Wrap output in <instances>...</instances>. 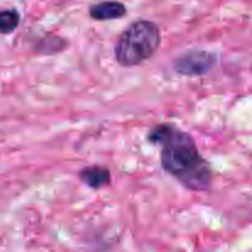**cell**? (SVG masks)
Returning a JSON list of instances; mask_svg holds the SVG:
<instances>
[{
	"label": "cell",
	"instance_id": "cell-1",
	"mask_svg": "<svg viewBox=\"0 0 252 252\" xmlns=\"http://www.w3.org/2000/svg\"><path fill=\"white\" fill-rule=\"evenodd\" d=\"M147 140L160 145V164L162 170L193 192L209 189L213 181V169L199 153L194 138L174 123L153 126Z\"/></svg>",
	"mask_w": 252,
	"mask_h": 252
},
{
	"label": "cell",
	"instance_id": "cell-2",
	"mask_svg": "<svg viewBox=\"0 0 252 252\" xmlns=\"http://www.w3.org/2000/svg\"><path fill=\"white\" fill-rule=\"evenodd\" d=\"M161 41V31L157 22L135 20L118 37L115 47L116 62L123 68L139 66L155 56Z\"/></svg>",
	"mask_w": 252,
	"mask_h": 252
},
{
	"label": "cell",
	"instance_id": "cell-3",
	"mask_svg": "<svg viewBox=\"0 0 252 252\" xmlns=\"http://www.w3.org/2000/svg\"><path fill=\"white\" fill-rule=\"evenodd\" d=\"M218 63V57L206 49H189L172 62L175 73L182 76H203L211 73Z\"/></svg>",
	"mask_w": 252,
	"mask_h": 252
},
{
	"label": "cell",
	"instance_id": "cell-4",
	"mask_svg": "<svg viewBox=\"0 0 252 252\" xmlns=\"http://www.w3.org/2000/svg\"><path fill=\"white\" fill-rule=\"evenodd\" d=\"M127 6L118 0H103L95 2L89 7L90 19L98 22L121 20L127 15Z\"/></svg>",
	"mask_w": 252,
	"mask_h": 252
},
{
	"label": "cell",
	"instance_id": "cell-5",
	"mask_svg": "<svg viewBox=\"0 0 252 252\" xmlns=\"http://www.w3.org/2000/svg\"><path fill=\"white\" fill-rule=\"evenodd\" d=\"M78 177L85 186L95 191L110 186L112 182L111 170L107 166L97 164L84 166L78 172Z\"/></svg>",
	"mask_w": 252,
	"mask_h": 252
},
{
	"label": "cell",
	"instance_id": "cell-6",
	"mask_svg": "<svg viewBox=\"0 0 252 252\" xmlns=\"http://www.w3.org/2000/svg\"><path fill=\"white\" fill-rule=\"evenodd\" d=\"M68 44V39L64 37L47 32L34 41L33 49L37 54L41 56H56L65 51Z\"/></svg>",
	"mask_w": 252,
	"mask_h": 252
},
{
	"label": "cell",
	"instance_id": "cell-7",
	"mask_svg": "<svg viewBox=\"0 0 252 252\" xmlns=\"http://www.w3.org/2000/svg\"><path fill=\"white\" fill-rule=\"evenodd\" d=\"M21 24V14L16 7L0 9V34L14 33Z\"/></svg>",
	"mask_w": 252,
	"mask_h": 252
}]
</instances>
